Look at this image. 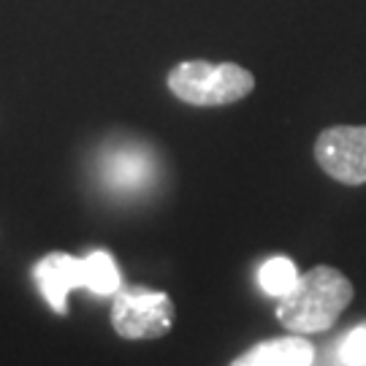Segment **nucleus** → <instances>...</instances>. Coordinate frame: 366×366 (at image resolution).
Instances as JSON below:
<instances>
[{
  "instance_id": "obj_2",
  "label": "nucleus",
  "mask_w": 366,
  "mask_h": 366,
  "mask_svg": "<svg viewBox=\"0 0 366 366\" xmlns=\"http://www.w3.org/2000/svg\"><path fill=\"white\" fill-rule=\"evenodd\" d=\"M169 90L190 106H228L255 90V76L236 63L184 60L171 68Z\"/></svg>"
},
{
  "instance_id": "obj_8",
  "label": "nucleus",
  "mask_w": 366,
  "mask_h": 366,
  "mask_svg": "<svg viewBox=\"0 0 366 366\" xmlns=\"http://www.w3.org/2000/svg\"><path fill=\"white\" fill-rule=\"evenodd\" d=\"M84 288L98 296H112L119 288L117 263L109 252H92L84 258Z\"/></svg>"
},
{
  "instance_id": "obj_5",
  "label": "nucleus",
  "mask_w": 366,
  "mask_h": 366,
  "mask_svg": "<svg viewBox=\"0 0 366 366\" xmlns=\"http://www.w3.org/2000/svg\"><path fill=\"white\" fill-rule=\"evenodd\" d=\"M36 282L54 312L66 315L68 293L74 288H84V261L66 252H49L36 266Z\"/></svg>"
},
{
  "instance_id": "obj_9",
  "label": "nucleus",
  "mask_w": 366,
  "mask_h": 366,
  "mask_svg": "<svg viewBox=\"0 0 366 366\" xmlns=\"http://www.w3.org/2000/svg\"><path fill=\"white\" fill-rule=\"evenodd\" d=\"M109 179L119 187H139L147 182V155L119 152L109 166Z\"/></svg>"
},
{
  "instance_id": "obj_11",
  "label": "nucleus",
  "mask_w": 366,
  "mask_h": 366,
  "mask_svg": "<svg viewBox=\"0 0 366 366\" xmlns=\"http://www.w3.org/2000/svg\"><path fill=\"white\" fill-rule=\"evenodd\" d=\"M231 366H261V361H258V355L252 353V350H247L244 355H239Z\"/></svg>"
},
{
  "instance_id": "obj_6",
  "label": "nucleus",
  "mask_w": 366,
  "mask_h": 366,
  "mask_svg": "<svg viewBox=\"0 0 366 366\" xmlns=\"http://www.w3.org/2000/svg\"><path fill=\"white\" fill-rule=\"evenodd\" d=\"M252 353L258 355L261 366H312L315 361V347L301 334L261 342Z\"/></svg>"
},
{
  "instance_id": "obj_1",
  "label": "nucleus",
  "mask_w": 366,
  "mask_h": 366,
  "mask_svg": "<svg viewBox=\"0 0 366 366\" xmlns=\"http://www.w3.org/2000/svg\"><path fill=\"white\" fill-rule=\"evenodd\" d=\"M353 301L350 280L334 266H315L299 277L296 288L277 304L280 323L293 334H317L331 328Z\"/></svg>"
},
{
  "instance_id": "obj_10",
  "label": "nucleus",
  "mask_w": 366,
  "mask_h": 366,
  "mask_svg": "<svg viewBox=\"0 0 366 366\" xmlns=\"http://www.w3.org/2000/svg\"><path fill=\"white\" fill-rule=\"evenodd\" d=\"M340 361L345 366H366V326L353 328L340 345Z\"/></svg>"
},
{
  "instance_id": "obj_3",
  "label": "nucleus",
  "mask_w": 366,
  "mask_h": 366,
  "mask_svg": "<svg viewBox=\"0 0 366 366\" xmlns=\"http://www.w3.org/2000/svg\"><path fill=\"white\" fill-rule=\"evenodd\" d=\"M315 160L331 179L366 184V125H334L317 136Z\"/></svg>"
},
{
  "instance_id": "obj_7",
  "label": "nucleus",
  "mask_w": 366,
  "mask_h": 366,
  "mask_svg": "<svg viewBox=\"0 0 366 366\" xmlns=\"http://www.w3.org/2000/svg\"><path fill=\"white\" fill-rule=\"evenodd\" d=\"M299 269H296V263L285 258V255H274V258H269V261L261 266V272H258V282H261L263 293H269V296H274V299H282V296H288L290 290L296 288V282H299Z\"/></svg>"
},
{
  "instance_id": "obj_4",
  "label": "nucleus",
  "mask_w": 366,
  "mask_h": 366,
  "mask_svg": "<svg viewBox=\"0 0 366 366\" xmlns=\"http://www.w3.org/2000/svg\"><path fill=\"white\" fill-rule=\"evenodd\" d=\"M174 323V304L166 293L125 290L112 304V326L125 340H157Z\"/></svg>"
}]
</instances>
